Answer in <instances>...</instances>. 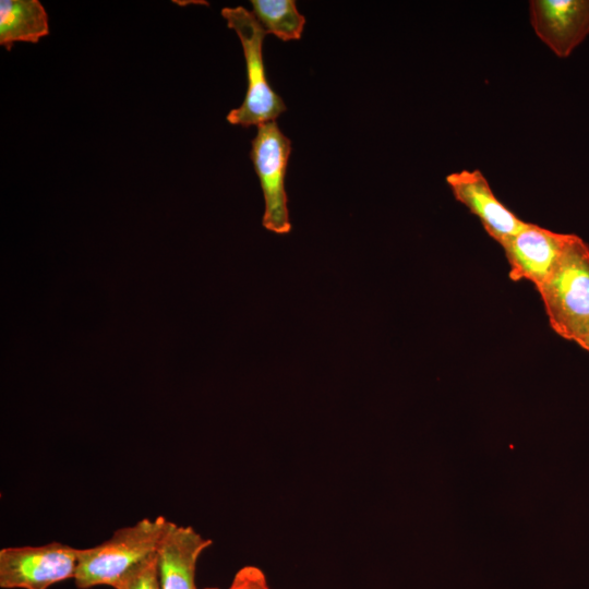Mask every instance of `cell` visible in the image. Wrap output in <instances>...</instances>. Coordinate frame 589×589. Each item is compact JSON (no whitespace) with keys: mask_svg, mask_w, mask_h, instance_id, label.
<instances>
[{"mask_svg":"<svg viewBox=\"0 0 589 589\" xmlns=\"http://www.w3.org/2000/svg\"><path fill=\"white\" fill-rule=\"evenodd\" d=\"M551 328L577 342L589 329V245L570 233L560 262L537 289Z\"/></svg>","mask_w":589,"mask_h":589,"instance_id":"1","label":"cell"},{"mask_svg":"<svg viewBox=\"0 0 589 589\" xmlns=\"http://www.w3.org/2000/svg\"><path fill=\"white\" fill-rule=\"evenodd\" d=\"M169 520L163 516L144 518L113 532L98 545L79 549L74 581L80 589L113 587L132 568L153 556Z\"/></svg>","mask_w":589,"mask_h":589,"instance_id":"2","label":"cell"},{"mask_svg":"<svg viewBox=\"0 0 589 589\" xmlns=\"http://www.w3.org/2000/svg\"><path fill=\"white\" fill-rule=\"evenodd\" d=\"M221 15L229 28L236 32L242 45L248 88L240 107L227 115V121L248 128L276 121L286 111L283 98L272 88L263 61V41L266 32L244 7L224 8Z\"/></svg>","mask_w":589,"mask_h":589,"instance_id":"3","label":"cell"},{"mask_svg":"<svg viewBox=\"0 0 589 589\" xmlns=\"http://www.w3.org/2000/svg\"><path fill=\"white\" fill-rule=\"evenodd\" d=\"M291 142L276 121L257 125L251 142L250 158L264 195L263 227L277 235L291 230L288 197L285 188Z\"/></svg>","mask_w":589,"mask_h":589,"instance_id":"4","label":"cell"},{"mask_svg":"<svg viewBox=\"0 0 589 589\" xmlns=\"http://www.w3.org/2000/svg\"><path fill=\"white\" fill-rule=\"evenodd\" d=\"M79 549L60 542L10 546L0 550V587L3 589H48L74 578Z\"/></svg>","mask_w":589,"mask_h":589,"instance_id":"5","label":"cell"},{"mask_svg":"<svg viewBox=\"0 0 589 589\" xmlns=\"http://www.w3.org/2000/svg\"><path fill=\"white\" fill-rule=\"evenodd\" d=\"M569 235L527 223L501 245L509 265V278L526 279L538 289L560 262Z\"/></svg>","mask_w":589,"mask_h":589,"instance_id":"6","label":"cell"},{"mask_svg":"<svg viewBox=\"0 0 589 589\" xmlns=\"http://www.w3.org/2000/svg\"><path fill=\"white\" fill-rule=\"evenodd\" d=\"M446 183L456 201L477 216L485 232L501 245L527 225L495 196L480 170L452 172Z\"/></svg>","mask_w":589,"mask_h":589,"instance_id":"7","label":"cell"},{"mask_svg":"<svg viewBox=\"0 0 589 589\" xmlns=\"http://www.w3.org/2000/svg\"><path fill=\"white\" fill-rule=\"evenodd\" d=\"M529 8L536 35L560 58L589 35V0H532Z\"/></svg>","mask_w":589,"mask_h":589,"instance_id":"8","label":"cell"},{"mask_svg":"<svg viewBox=\"0 0 589 589\" xmlns=\"http://www.w3.org/2000/svg\"><path fill=\"white\" fill-rule=\"evenodd\" d=\"M211 544L192 527L169 521L156 552L161 589H197V561Z\"/></svg>","mask_w":589,"mask_h":589,"instance_id":"9","label":"cell"},{"mask_svg":"<svg viewBox=\"0 0 589 589\" xmlns=\"http://www.w3.org/2000/svg\"><path fill=\"white\" fill-rule=\"evenodd\" d=\"M48 34V15L38 0L0 1V45L7 50L16 41L36 44Z\"/></svg>","mask_w":589,"mask_h":589,"instance_id":"10","label":"cell"},{"mask_svg":"<svg viewBox=\"0 0 589 589\" xmlns=\"http://www.w3.org/2000/svg\"><path fill=\"white\" fill-rule=\"evenodd\" d=\"M253 14L266 32L284 41L301 38L305 17L292 0H251Z\"/></svg>","mask_w":589,"mask_h":589,"instance_id":"11","label":"cell"},{"mask_svg":"<svg viewBox=\"0 0 589 589\" xmlns=\"http://www.w3.org/2000/svg\"><path fill=\"white\" fill-rule=\"evenodd\" d=\"M113 589H161L157 555L148 557L127 573Z\"/></svg>","mask_w":589,"mask_h":589,"instance_id":"12","label":"cell"},{"mask_svg":"<svg viewBox=\"0 0 589 589\" xmlns=\"http://www.w3.org/2000/svg\"><path fill=\"white\" fill-rule=\"evenodd\" d=\"M227 589H271L264 572L256 566L241 567Z\"/></svg>","mask_w":589,"mask_h":589,"instance_id":"13","label":"cell"},{"mask_svg":"<svg viewBox=\"0 0 589 589\" xmlns=\"http://www.w3.org/2000/svg\"><path fill=\"white\" fill-rule=\"evenodd\" d=\"M576 344L589 352V329Z\"/></svg>","mask_w":589,"mask_h":589,"instance_id":"14","label":"cell"},{"mask_svg":"<svg viewBox=\"0 0 589 589\" xmlns=\"http://www.w3.org/2000/svg\"><path fill=\"white\" fill-rule=\"evenodd\" d=\"M205 589H218V588H205Z\"/></svg>","mask_w":589,"mask_h":589,"instance_id":"15","label":"cell"}]
</instances>
